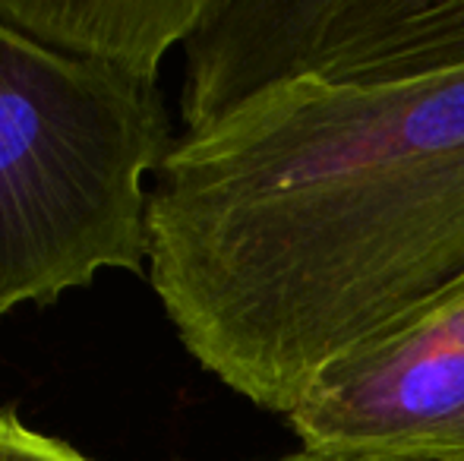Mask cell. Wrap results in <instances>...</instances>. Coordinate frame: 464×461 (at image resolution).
Listing matches in <instances>:
<instances>
[{
	"mask_svg": "<svg viewBox=\"0 0 464 461\" xmlns=\"http://www.w3.org/2000/svg\"><path fill=\"white\" fill-rule=\"evenodd\" d=\"M184 48L149 282L287 418L464 294V0H202Z\"/></svg>",
	"mask_w": 464,
	"mask_h": 461,
	"instance_id": "1",
	"label": "cell"
},
{
	"mask_svg": "<svg viewBox=\"0 0 464 461\" xmlns=\"http://www.w3.org/2000/svg\"><path fill=\"white\" fill-rule=\"evenodd\" d=\"M171 142L155 82L0 25V316L142 269Z\"/></svg>",
	"mask_w": 464,
	"mask_h": 461,
	"instance_id": "2",
	"label": "cell"
},
{
	"mask_svg": "<svg viewBox=\"0 0 464 461\" xmlns=\"http://www.w3.org/2000/svg\"><path fill=\"white\" fill-rule=\"evenodd\" d=\"M300 449L408 461L464 456V294L325 379L287 414Z\"/></svg>",
	"mask_w": 464,
	"mask_h": 461,
	"instance_id": "3",
	"label": "cell"
},
{
	"mask_svg": "<svg viewBox=\"0 0 464 461\" xmlns=\"http://www.w3.org/2000/svg\"><path fill=\"white\" fill-rule=\"evenodd\" d=\"M202 0H0V25L57 54L155 82L165 51L187 42Z\"/></svg>",
	"mask_w": 464,
	"mask_h": 461,
	"instance_id": "4",
	"label": "cell"
},
{
	"mask_svg": "<svg viewBox=\"0 0 464 461\" xmlns=\"http://www.w3.org/2000/svg\"><path fill=\"white\" fill-rule=\"evenodd\" d=\"M0 461H92L61 439L29 430L13 411H0Z\"/></svg>",
	"mask_w": 464,
	"mask_h": 461,
	"instance_id": "5",
	"label": "cell"
},
{
	"mask_svg": "<svg viewBox=\"0 0 464 461\" xmlns=\"http://www.w3.org/2000/svg\"><path fill=\"white\" fill-rule=\"evenodd\" d=\"M272 461H363V458H342V456H316V452H304L297 449L294 456H281V458H272Z\"/></svg>",
	"mask_w": 464,
	"mask_h": 461,
	"instance_id": "6",
	"label": "cell"
},
{
	"mask_svg": "<svg viewBox=\"0 0 464 461\" xmlns=\"http://www.w3.org/2000/svg\"><path fill=\"white\" fill-rule=\"evenodd\" d=\"M363 461H370V458H363ZM408 461H464V456H459V458H408Z\"/></svg>",
	"mask_w": 464,
	"mask_h": 461,
	"instance_id": "7",
	"label": "cell"
}]
</instances>
